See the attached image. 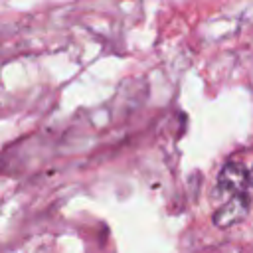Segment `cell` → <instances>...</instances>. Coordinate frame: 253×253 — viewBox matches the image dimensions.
Masks as SVG:
<instances>
[{
  "label": "cell",
  "mask_w": 253,
  "mask_h": 253,
  "mask_svg": "<svg viewBox=\"0 0 253 253\" xmlns=\"http://www.w3.org/2000/svg\"><path fill=\"white\" fill-rule=\"evenodd\" d=\"M215 192L229 198H247L253 202V166L247 168L243 162L227 160L215 182Z\"/></svg>",
  "instance_id": "6da1fadb"
},
{
  "label": "cell",
  "mask_w": 253,
  "mask_h": 253,
  "mask_svg": "<svg viewBox=\"0 0 253 253\" xmlns=\"http://www.w3.org/2000/svg\"><path fill=\"white\" fill-rule=\"evenodd\" d=\"M251 204L253 202L247 200V198H229V200H225L213 211V217H211L213 225L221 227V229H229V227L241 223L247 217V213L251 210Z\"/></svg>",
  "instance_id": "7a4b0ae2"
}]
</instances>
